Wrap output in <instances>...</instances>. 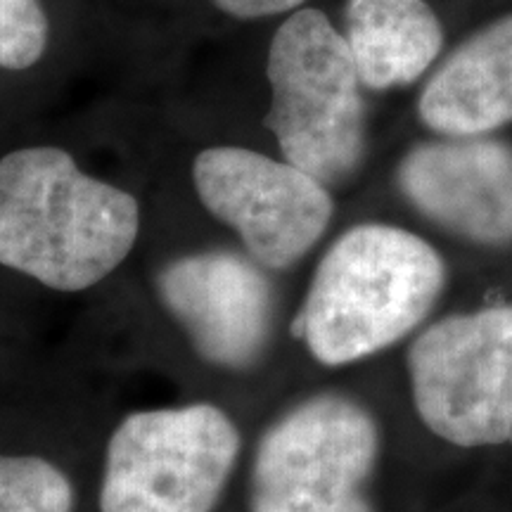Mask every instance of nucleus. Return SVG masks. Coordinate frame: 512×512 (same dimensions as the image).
<instances>
[{"label":"nucleus","instance_id":"1","mask_svg":"<svg viewBox=\"0 0 512 512\" xmlns=\"http://www.w3.org/2000/svg\"><path fill=\"white\" fill-rule=\"evenodd\" d=\"M140 204L60 147L0 159V266L57 292L91 290L133 252Z\"/></svg>","mask_w":512,"mask_h":512},{"label":"nucleus","instance_id":"2","mask_svg":"<svg viewBox=\"0 0 512 512\" xmlns=\"http://www.w3.org/2000/svg\"><path fill=\"white\" fill-rule=\"evenodd\" d=\"M446 283L430 242L387 223L344 230L313 273L292 335L328 368L380 354L418 328Z\"/></svg>","mask_w":512,"mask_h":512},{"label":"nucleus","instance_id":"3","mask_svg":"<svg viewBox=\"0 0 512 512\" xmlns=\"http://www.w3.org/2000/svg\"><path fill=\"white\" fill-rule=\"evenodd\" d=\"M264 119L287 162L325 185L349 178L366 152V105L347 38L318 10H299L268 50Z\"/></svg>","mask_w":512,"mask_h":512},{"label":"nucleus","instance_id":"4","mask_svg":"<svg viewBox=\"0 0 512 512\" xmlns=\"http://www.w3.org/2000/svg\"><path fill=\"white\" fill-rule=\"evenodd\" d=\"M240 448L238 425L214 403L128 413L107 441L100 512H211Z\"/></svg>","mask_w":512,"mask_h":512},{"label":"nucleus","instance_id":"5","mask_svg":"<svg viewBox=\"0 0 512 512\" xmlns=\"http://www.w3.org/2000/svg\"><path fill=\"white\" fill-rule=\"evenodd\" d=\"M380 456V430L361 403L311 396L259 439L249 512H373L366 482Z\"/></svg>","mask_w":512,"mask_h":512},{"label":"nucleus","instance_id":"6","mask_svg":"<svg viewBox=\"0 0 512 512\" xmlns=\"http://www.w3.org/2000/svg\"><path fill=\"white\" fill-rule=\"evenodd\" d=\"M408 377L420 420L448 444L512 441V304L422 330L408 349Z\"/></svg>","mask_w":512,"mask_h":512},{"label":"nucleus","instance_id":"7","mask_svg":"<svg viewBox=\"0 0 512 512\" xmlns=\"http://www.w3.org/2000/svg\"><path fill=\"white\" fill-rule=\"evenodd\" d=\"M197 197L266 271H287L316 247L332 219L323 181L299 166L247 150L207 147L192 164Z\"/></svg>","mask_w":512,"mask_h":512},{"label":"nucleus","instance_id":"8","mask_svg":"<svg viewBox=\"0 0 512 512\" xmlns=\"http://www.w3.org/2000/svg\"><path fill=\"white\" fill-rule=\"evenodd\" d=\"M157 297L209 366L247 370L273 328V290L252 256L209 249L171 259L157 273Z\"/></svg>","mask_w":512,"mask_h":512},{"label":"nucleus","instance_id":"9","mask_svg":"<svg viewBox=\"0 0 512 512\" xmlns=\"http://www.w3.org/2000/svg\"><path fill=\"white\" fill-rule=\"evenodd\" d=\"M399 188L427 219L460 238L512 242V150L496 140L418 145L399 166Z\"/></svg>","mask_w":512,"mask_h":512},{"label":"nucleus","instance_id":"10","mask_svg":"<svg viewBox=\"0 0 512 512\" xmlns=\"http://www.w3.org/2000/svg\"><path fill=\"white\" fill-rule=\"evenodd\" d=\"M420 119L448 138H477L512 121V15L463 43L418 102Z\"/></svg>","mask_w":512,"mask_h":512},{"label":"nucleus","instance_id":"11","mask_svg":"<svg viewBox=\"0 0 512 512\" xmlns=\"http://www.w3.org/2000/svg\"><path fill=\"white\" fill-rule=\"evenodd\" d=\"M347 43L363 86L387 91L420 79L444 46L425 0H349Z\"/></svg>","mask_w":512,"mask_h":512},{"label":"nucleus","instance_id":"12","mask_svg":"<svg viewBox=\"0 0 512 512\" xmlns=\"http://www.w3.org/2000/svg\"><path fill=\"white\" fill-rule=\"evenodd\" d=\"M74 486L41 456L0 453V512H72Z\"/></svg>","mask_w":512,"mask_h":512},{"label":"nucleus","instance_id":"13","mask_svg":"<svg viewBox=\"0 0 512 512\" xmlns=\"http://www.w3.org/2000/svg\"><path fill=\"white\" fill-rule=\"evenodd\" d=\"M48 41V22L38 0H0V67L27 69Z\"/></svg>","mask_w":512,"mask_h":512},{"label":"nucleus","instance_id":"14","mask_svg":"<svg viewBox=\"0 0 512 512\" xmlns=\"http://www.w3.org/2000/svg\"><path fill=\"white\" fill-rule=\"evenodd\" d=\"M214 3L233 17L256 19L294 10L297 5H302L304 0H214Z\"/></svg>","mask_w":512,"mask_h":512}]
</instances>
